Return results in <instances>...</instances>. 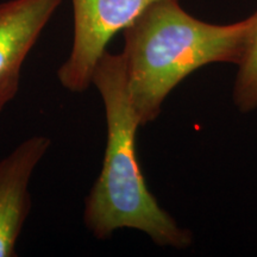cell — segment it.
Instances as JSON below:
<instances>
[{"instance_id": "6da1fadb", "label": "cell", "mask_w": 257, "mask_h": 257, "mask_svg": "<svg viewBox=\"0 0 257 257\" xmlns=\"http://www.w3.org/2000/svg\"><path fill=\"white\" fill-rule=\"evenodd\" d=\"M252 16L231 24L195 18L180 0H156L124 32L128 98L141 126L156 120L167 96L195 72L213 63L238 64Z\"/></svg>"}, {"instance_id": "7a4b0ae2", "label": "cell", "mask_w": 257, "mask_h": 257, "mask_svg": "<svg viewBox=\"0 0 257 257\" xmlns=\"http://www.w3.org/2000/svg\"><path fill=\"white\" fill-rule=\"evenodd\" d=\"M92 85L104 104L107 138L101 172L85 199L86 229L101 240L119 229H134L159 246L189 248L193 233L159 204L138 163L136 134L141 124L128 98L121 54H102Z\"/></svg>"}, {"instance_id": "3957f363", "label": "cell", "mask_w": 257, "mask_h": 257, "mask_svg": "<svg viewBox=\"0 0 257 257\" xmlns=\"http://www.w3.org/2000/svg\"><path fill=\"white\" fill-rule=\"evenodd\" d=\"M156 0H72L73 44L57 69V79L72 93L87 91L106 47Z\"/></svg>"}, {"instance_id": "277c9868", "label": "cell", "mask_w": 257, "mask_h": 257, "mask_svg": "<svg viewBox=\"0 0 257 257\" xmlns=\"http://www.w3.org/2000/svg\"><path fill=\"white\" fill-rule=\"evenodd\" d=\"M50 146L49 137L32 136L0 161V257L17 256L16 244L31 208L29 185Z\"/></svg>"}, {"instance_id": "5b68a950", "label": "cell", "mask_w": 257, "mask_h": 257, "mask_svg": "<svg viewBox=\"0 0 257 257\" xmlns=\"http://www.w3.org/2000/svg\"><path fill=\"white\" fill-rule=\"evenodd\" d=\"M62 0L0 3V81L21 68Z\"/></svg>"}, {"instance_id": "8992f818", "label": "cell", "mask_w": 257, "mask_h": 257, "mask_svg": "<svg viewBox=\"0 0 257 257\" xmlns=\"http://www.w3.org/2000/svg\"><path fill=\"white\" fill-rule=\"evenodd\" d=\"M252 16L248 40L237 64L232 101L242 113L257 111V10Z\"/></svg>"}, {"instance_id": "52a82bcc", "label": "cell", "mask_w": 257, "mask_h": 257, "mask_svg": "<svg viewBox=\"0 0 257 257\" xmlns=\"http://www.w3.org/2000/svg\"><path fill=\"white\" fill-rule=\"evenodd\" d=\"M21 83V75H14L0 81V113L9 102L17 95Z\"/></svg>"}]
</instances>
